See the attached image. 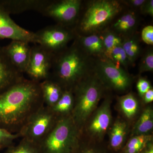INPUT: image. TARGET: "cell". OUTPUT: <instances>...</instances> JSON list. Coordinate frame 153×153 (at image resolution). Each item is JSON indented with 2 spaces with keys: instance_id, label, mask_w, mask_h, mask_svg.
I'll list each match as a JSON object with an SVG mask.
<instances>
[{
  "instance_id": "d4e9b609",
  "label": "cell",
  "mask_w": 153,
  "mask_h": 153,
  "mask_svg": "<svg viewBox=\"0 0 153 153\" xmlns=\"http://www.w3.org/2000/svg\"><path fill=\"white\" fill-rule=\"evenodd\" d=\"M120 108L125 115L128 118L134 117L139 108L138 102L131 93L121 97L119 100Z\"/></svg>"
},
{
  "instance_id": "3957f363",
  "label": "cell",
  "mask_w": 153,
  "mask_h": 153,
  "mask_svg": "<svg viewBox=\"0 0 153 153\" xmlns=\"http://www.w3.org/2000/svg\"><path fill=\"white\" fill-rule=\"evenodd\" d=\"M121 1L94 0L81 7L79 18L73 28L76 36L99 34L104 31L123 11Z\"/></svg>"
},
{
  "instance_id": "d6a6232c",
  "label": "cell",
  "mask_w": 153,
  "mask_h": 153,
  "mask_svg": "<svg viewBox=\"0 0 153 153\" xmlns=\"http://www.w3.org/2000/svg\"><path fill=\"white\" fill-rule=\"evenodd\" d=\"M146 0H128L121 1L124 5L128 6L130 10L137 12H140L143 5L146 2Z\"/></svg>"
},
{
  "instance_id": "7402d4cb",
  "label": "cell",
  "mask_w": 153,
  "mask_h": 153,
  "mask_svg": "<svg viewBox=\"0 0 153 153\" xmlns=\"http://www.w3.org/2000/svg\"><path fill=\"white\" fill-rule=\"evenodd\" d=\"M153 127V111L152 108L148 107L143 111L134 126L132 135H148Z\"/></svg>"
},
{
  "instance_id": "e575fe53",
  "label": "cell",
  "mask_w": 153,
  "mask_h": 153,
  "mask_svg": "<svg viewBox=\"0 0 153 153\" xmlns=\"http://www.w3.org/2000/svg\"><path fill=\"white\" fill-rule=\"evenodd\" d=\"M145 103H149L153 101V89L151 88L144 94L142 97Z\"/></svg>"
},
{
  "instance_id": "d590c367",
  "label": "cell",
  "mask_w": 153,
  "mask_h": 153,
  "mask_svg": "<svg viewBox=\"0 0 153 153\" xmlns=\"http://www.w3.org/2000/svg\"><path fill=\"white\" fill-rule=\"evenodd\" d=\"M140 153H153V144L152 141L146 145Z\"/></svg>"
},
{
  "instance_id": "8fae6325",
  "label": "cell",
  "mask_w": 153,
  "mask_h": 153,
  "mask_svg": "<svg viewBox=\"0 0 153 153\" xmlns=\"http://www.w3.org/2000/svg\"><path fill=\"white\" fill-rule=\"evenodd\" d=\"M5 38L37 44L35 33L17 25L10 14L0 6V39Z\"/></svg>"
},
{
  "instance_id": "d6986e66",
  "label": "cell",
  "mask_w": 153,
  "mask_h": 153,
  "mask_svg": "<svg viewBox=\"0 0 153 153\" xmlns=\"http://www.w3.org/2000/svg\"><path fill=\"white\" fill-rule=\"evenodd\" d=\"M44 105L52 108L60 99L63 90L57 82L47 79L40 82Z\"/></svg>"
},
{
  "instance_id": "8d00e7d4",
  "label": "cell",
  "mask_w": 153,
  "mask_h": 153,
  "mask_svg": "<svg viewBox=\"0 0 153 153\" xmlns=\"http://www.w3.org/2000/svg\"><path fill=\"white\" fill-rule=\"evenodd\" d=\"M2 149H1V147H0V151H1V150Z\"/></svg>"
},
{
  "instance_id": "5bb4252c",
  "label": "cell",
  "mask_w": 153,
  "mask_h": 153,
  "mask_svg": "<svg viewBox=\"0 0 153 153\" xmlns=\"http://www.w3.org/2000/svg\"><path fill=\"white\" fill-rule=\"evenodd\" d=\"M23 73L14 67L0 46V94L24 79Z\"/></svg>"
},
{
  "instance_id": "52a82bcc",
  "label": "cell",
  "mask_w": 153,
  "mask_h": 153,
  "mask_svg": "<svg viewBox=\"0 0 153 153\" xmlns=\"http://www.w3.org/2000/svg\"><path fill=\"white\" fill-rule=\"evenodd\" d=\"M94 71L105 87L119 92L127 90L132 83V77L122 67L105 58L95 59Z\"/></svg>"
},
{
  "instance_id": "6da1fadb",
  "label": "cell",
  "mask_w": 153,
  "mask_h": 153,
  "mask_svg": "<svg viewBox=\"0 0 153 153\" xmlns=\"http://www.w3.org/2000/svg\"><path fill=\"white\" fill-rule=\"evenodd\" d=\"M44 105L40 82L24 78L0 94V128L19 134Z\"/></svg>"
},
{
  "instance_id": "ba28073f",
  "label": "cell",
  "mask_w": 153,
  "mask_h": 153,
  "mask_svg": "<svg viewBox=\"0 0 153 153\" xmlns=\"http://www.w3.org/2000/svg\"><path fill=\"white\" fill-rule=\"evenodd\" d=\"M35 33L37 44L54 55L65 49L76 37L73 29L57 24L47 26Z\"/></svg>"
},
{
  "instance_id": "ac0fdd59",
  "label": "cell",
  "mask_w": 153,
  "mask_h": 153,
  "mask_svg": "<svg viewBox=\"0 0 153 153\" xmlns=\"http://www.w3.org/2000/svg\"><path fill=\"white\" fill-rule=\"evenodd\" d=\"M127 126L123 121L117 120L109 132L108 149L113 153H120L125 145Z\"/></svg>"
},
{
  "instance_id": "4fadbf2b",
  "label": "cell",
  "mask_w": 153,
  "mask_h": 153,
  "mask_svg": "<svg viewBox=\"0 0 153 153\" xmlns=\"http://www.w3.org/2000/svg\"><path fill=\"white\" fill-rule=\"evenodd\" d=\"M138 24L137 12L129 9L123 11L113 20L108 28L124 38L136 33Z\"/></svg>"
},
{
  "instance_id": "e0dca14e",
  "label": "cell",
  "mask_w": 153,
  "mask_h": 153,
  "mask_svg": "<svg viewBox=\"0 0 153 153\" xmlns=\"http://www.w3.org/2000/svg\"><path fill=\"white\" fill-rule=\"evenodd\" d=\"M74 41L84 52L94 59L104 58L103 41L100 33L76 36Z\"/></svg>"
},
{
  "instance_id": "8992f818",
  "label": "cell",
  "mask_w": 153,
  "mask_h": 153,
  "mask_svg": "<svg viewBox=\"0 0 153 153\" xmlns=\"http://www.w3.org/2000/svg\"><path fill=\"white\" fill-rule=\"evenodd\" d=\"M59 119L51 108L44 105L30 117L19 133L21 138L38 144L51 131Z\"/></svg>"
},
{
  "instance_id": "83f0119b",
  "label": "cell",
  "mask_w": 153,
  "mask_h": 153,
  "mask_svg": "<svg viewBox=\"0 0 153 153\" xmlns=\"http://www.w3.org/2000/svg\"><path fill=\"white\" fill-rule=\"evenodd\" d=\"M140 74L153 71V50L152 48H149L145 52L141 59L139 66Z\"/></svg>"
},
{
  "instance_id": "7a4b0ae2",
  "label": "cell",
  "mask_w": 153,
  "mask_h": 153,
  "mask_svg": "<svg viewBox=\"0 0 153 153\" xmlns=\"http://www.w3.org/2000/svg\"><path fill=\"white\" fill-rule=\"evenodd\" d=\"M95 59L86 54L74 41L70 47L54 55L48 79L64 90L73 91L93 72Z\"/></svg>"
},
{
  "instance_id": "277c9868",
  "label": "cell",
  "mask_w": 153,
  "mask_h": 153,
  "mask_svg": "<svg viewBox=\"0 0 153 153\" xmlns=\"http://www.w3.org/2000/svg\"><path fill=\"white\" fill-rule=\"evenodd\" d=\"M80 128L71 115L60 117L47 136L36 145L38 153H72L79 145Z\"/></svg>"
},
{
  "instance_id": "836d02e7",
  "label": "cell",
  "mask_w": 153,
  "mask_h": 153,
  "mask_svg": "<svg viewBox=\"0 0 153 153\" xmlns=\"http://www.w3.org/2000/svg\"><path fill=\"white\" fill-rule=\"evenodd\" d=\"M140 12L141 13L144 15L153 16V0H146L144 3Z\"/></svg>"
},
{
  "instance_id": "f546056e",
  "label": "cell",
  "mask_w": 153,
  "mask_h": 153,
  "mask_svg": "<svg viewBox=\"0 0 153 153\" xmlns=\"http://www.w3.org/2000/svg\"><path fill=\"white\" fill-rule=\"evenodd\" d=\"M21 138L19 134H13L0 128V147L7 148L13 144L15 140Z\"/></svg>"
},
{
  "instance_id": "7c38bea8",
  "label": "cell",
  "mask_w": 153,
  "mask_h": 153,
  "mask_svg": "<svg viewBox=\"0 0 153 153\" xmlns=\"http://www.w3.org/2000/svg\"><path fill=\"white\" fill-rule=\"evenodd\" d=\"M3 47L14 67L21 73H25L31 55V47L29 43L23 41H12L8 45Z\"/></svg>"
},
{
  "instance_id": "9a60e30c",
  "label": "cell",
  "mask_w": 153,
  "mask_h": 153,
  "mask_svg": "<svg viewBox=\"0 0 153 153\" xmlns=\"http://www.w3.org/2000/svg\"><path fill=\"white\" fill-rule=\"evenodd\" d=\"M111 120L110 101L107 99L94 116L88 126V131L94 136L100 137L109 128Z\"/></svg>"
},
{
  "instance_id": "cb8c5ba5",
  "label": "cell",
  "mask_w": 153,
  "mask_h": 153,
  "mask_svg": "<svg viewBox=\"0 0 153 153\" xmlns=\"http://www.w3.org/2000/svg\"><path fill=\"white\" fill-rule=\"evenodd\" d=\"M152 141V136L148 135L134 136L128 140L120 153H140Z\"/></svg>"
},
{
  "instance_id": "2e32d148",
  "label": "cell",
  "mask_w": 153,
  "mask_h": 153,
  "mask_svg": "<svg viewBox=\"0 0 153 153\" xmlns=\"http://www.w3.org/2000/svg\"><path fill=\"white\" fill-rule=\"evenodd\" d=\"M52 0H0V6L11 14H19L28 11L41 13Z\"/></svg>"
},
{
  "instance_id": "30bf717a",
  "label": "cell",
  "mask_w": 153,
  "mask_h": 153,
  "mask_svg": "<svg viewBox=\"0 0 153 153\" xmlns=\"http://www.w3.org/2000/svg\"><path fill=\"white\" fill-rule=\"evenodd\" d=\"M54 56L38 44L34 45L31 47L30 60L25 73L30 79L37 82L48 79Z\"/></svg>"
},
{
  "instance_id": "4316f807",
  "label": "cell",
  "mask_w": 153,
  "mask_h": 153,
  "mask_svg": "<svg viewBox=\"0 0 153 153\" xmlns=\"http://www.w3.org/2000/svg\"><path fill=\"white\" fill-rule=\"evenodd\" d=\"M120 67H122L126 70L131 66L126 54L121 45L115 47L111 53L109 59Z\"/></svg>"
},
{
  "instance_id": "4dcf8cb0",
  "label": "cell",
  "mask_w": 153,
  "mask_h": 153,
  "mask_svg": "<svg viewBox=\"0 0 153 153\" xmlns=\"http://www.w3.org/2000/svg\"><path fill=\"white\" fill-rule=\"evenodd\" d=\"M142 39L146 44L148 45H153V26L148 25L145 27L142 31Z\"/></svg>"
},
{
  "instance_id": "484cf974",
  "label": "cell",
  "mask_w": 153,
  "mask_h": 153,
  "mask_svg": "<svg viewBox=\"0 0 153 153\" xmlns=\"http://www.w3.org/2000/svg\"><path fill=\"white\" fill-rule=\"evenodd\" d=\"M4 153H38L37 146L25 139L22 138L16 145H11Z\"/></svg>"
},
{
  "instance_id": "1f68e13d",
  "label": "cell",
  "mask_w": 153,
  "mask_h": 153,
  "mask_svg": "<svg viewBox=\"0 0 153 153\" xmlns=\"http://www.w3.org/2000/svg\"><path fill=\"white\" fill-rule=\"evenodd\" d=\"M137 88L140 96L142 97L144 94L152 88V86L148 80L144 78H140L137 82Z\"/></svg>"
},
{
  "instance_id": "44dd1931",
  "label": "cell",
  "mask_w": 153,
  "mask_h": 153,
  "mask_svg": "<svg viewBox=\"0 0 153 153\" xmlns=\"http://www.w3.org/2000/svg\"><path fill=\"white\" fill-rule=\"evenodd\" d=\"M121 46L126 54L131 66L134 65L141 53L138 36L135 33L131 36L123 38Z\"/></svg>"
},
{
  "instance_id": "ffe728a7",
  "label": "cell",
  "mask_w": 153,
  "mask_h": 153,
  "mask_svg": "<svg viewBox=\"0 0 153 153\" xmlns=\"http://www.w3.org/2000/svg\"><path fill=\"white\" fill-rule=\"evenodd\" d=\"M74 104L73 91L64 90L60 99L51 108L55 114L60 118L71 115Z\"/></svg>"
},
{
  "instance_id": "f1b7e54d",
  "label": "cell",
  "mask_w": 153,
  "mask_h": 153,
  "mask_svg": "<svg viewBox=\"0 0 153 153\" xmlns=\"http://www.w3.org/2000/svg\"><path fill=\"white\" fill-rule=\"evenodd\" d=\"M72 153H113L108 148L93 145L83 144L80 141Z\"/></svg>"
},
{
  "instance_id": "9c48e42d",
  "label": "cell",
  "mask_w": 153,
  "mask_h": 153,
  "mask_svg": "<svg viewBox=\"0 0 153 153\" xmlns=\"http://www.w3.org/2000/svg\"><path fill=\"white\" fill-rule=\"evenodd\" d=\"M82 3L81 0H52L41 14L52 18L57 25L73 29L79 18Z\"/></svg>"
},
{
  "instance_id": "5b68a950",
  "label": "cell",
  "mask_w": 153,
  "mask_h": 153,
  "mask_svg": "<svg viewBox=\"0 0 153 153\" xmlns=\"http://www.w3.org/2000/svg\"><path fill=\"white\" fill-rule=\"evenodd\" d=\"M105 88L93 71L73 89L74 104L71 116L79 128L95 110Z\"/></svg>"
},
{
  "instance_id": "603a6c76",
  "label": "cell",
  "mask_w": 153,
  "mask_h": 153,
  "mask_svg": "<svg viewBox=\"0 0 153 153\" xmlns=\"http://www.w3.org/2000/svg\"><path fill=\"white\" fill-rule=\"evenodd\" d=\"M100 33L103 41L104 58L109 59L113 49L115 47L122 45L123 38L108 28Z\"/></svg>"
}]
</instances>
